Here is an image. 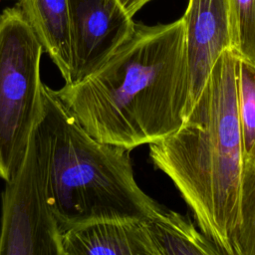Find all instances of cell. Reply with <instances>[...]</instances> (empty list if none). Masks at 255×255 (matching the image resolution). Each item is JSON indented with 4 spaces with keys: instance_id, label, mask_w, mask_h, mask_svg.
I'll return each instance as SVG.
<instances>
[{
    "instance_id": "8",
    "label": "cell",
    "mask_w": 255,
    "mask_h": 255,
    "mask_svg": "<svg viewBox=\"0 0 255 255\" xmlns=\"http://www.w3.org/2000/svg\"><path fill=\"white\" fill-rule=\"evenodd\" d=\"M62 255H155L144 219H102L61 231Z\"/></svg>"
},
{
    "instance_id": "13",
    "label": "cell",
    "mask_w": 255,
    "mask_h": 255,
    "mask_svg": "<svg viewBox=\"0 0 255 255\" xmlns=\"http://www.w3.org/2000/svg\"><path fill=\"white\" fill-rule=\"evenodd\" d=\"M240 225L234 239V255H255V175L244 174L240 199Z\"/></svg>"
},
{
    "instance_id": "5",
    "label": "cell",
    "mask_w": 255,
    "mask_h": 255,
    "mask_svg": "<svg viewBox=\"0 0 255 255\" xmlns=\"http://www.w3.org/2000/svg\"><path fill=\"white\" fill-rule=\"evenodd\" d=\"M5 183L0 255H62L61 230L47 201L34 131L23 160Z\"/></svg>"
},
{
    "instance_id": "14",
    "label": "cell",
    "mask_w": 255,
    "mask_h": 255,
    "mask_svg": "<svg viewBox=\"0 0 255 255\" xmlns=\"http://www.w3.org/2000/svg\"><path fill=\"white\" fill-rule=\"evenodd\" d=\"M126 11L133 17V15L141 9L145 4H147L150 0H119Z\"/></svg>"
},
{
    "instance_id": "4",
    "label": "cell",
    "mask_w": 255,
    "mask_h": 255,
    "mask_svg": "<svg viewBox=\"0 0 255 255\" xmlns=\"http://www.w3.org/2000/svg\"><path fill=\"white\" fill-rule=\"evenodd\" d=\"M44 48L21 8L0 15V179L9 180L26 153L41 112Z\"/></svg>"
},
{
    "instance_id": "3",
    "label": "cell",
    "mask_w": 255,
    "mask_h": 255,
    "mask_svg": "<svg viewBox=\"0 0 255 255\" xmlns=\"http://www.w3.org/2000/svg\"><path fill=\"white\" fill-rule=\"evenodd\" d=\"M34 136L61 231L94 220L145 219L160 208L137 185L130 150L92 136L45 83Z\"/></svg>"
},
{
    "instance_id": "10",
    "label": "cell",
    "mask_w": 255,
    "mask_h": 255,
    "mask_svg": "<svg viewBox=\"0 0 255 255\" xmlns=\"http://www.w3.org/2000/svg\"><path fill=\"white\" fill-rule=\"evenodd\" d=\"M144 222L155 255H220L216 245L185 216L162 205Z\"/></svg>"
},
{
    "instance_id": "12",
    "label": "cell",
    "mask_w": 255,
    "mask_h": 255,
    "mask_svg": "<svg viewBox=\"0 0 255 255\" xmlns=\"http://www.w3.org/2000/svg\"><path fill=\"white\" fill-rule=\"evenodd\" d=\"M232 50L255 65V0H229Z\"/></svg>"
},
{
    "instance_id": "6",
    "label": "cell",
    "mask_w": 255,
    "mask_h": 255,
    "mask_svg": "<svg viewBox=\"0 0 255 255\" xmlns=\"http://www.w3.org/2000/svg\"><path fill=\"white\" fill-rule=\"evenodd\" d=\"M71 74L79 83L99 70L130 37L135 22L119 0H68Z\"/></svg>"
},
{
    "instance_id": "2",
    "label": "cell",
    "mask_w": 255,
    "mask_h": 255,
    "mask_svg": "<svg viewBox=\"0 0 255 255\" xmlns=\"http://www.w3.org/2000/svg\"><path fill=\"white\" fill-rule=\"evenodd\" d=\"M238 56L223 51L183 124L151 142L149 157L191 209L220 255H234L245 162L238 115Z\"/></svg>"
},
{
    "instance_id": "7",
    "label": "cell",
    "mask_w": 255,
    "mask_h": 255,
    "mask_svg": "<svg viewBox=\"0 0 255 255\" xmlns=\"http://www.w3.org/2000/svg\"><path fill=\"white\" fill-rule=\"evenodd\" d=\"M182 18L191 109L220 54L232 49L229 0H188Z\"/></svg>"
},
{
    "instance_id": "9",
    "label": "cell",
    "mask_w": 255,
    "mask_h": 255,
    "mask_svg": "<svg viewBox=\"0 0 255 255\" xmlns=\"http://www.w3.org/2000/svg\"><path fill=\"white\" fill-rule=\"evenodd\" d=\"M18 6L38 36L44 52L68 83L71 74L68 0H20Z\"/></svg>"
},
{
    "instance_id": "11",
    "label": "cell",
    "mask_w": 255,
    "mask_h": 255,
    "mask_svg": "<svg viewBox=\"0 0 255 255\" xmlns=\"http://www.w3.org/2000/svg\"><path fill=\"white\" fill-rule=\"evenodd\" d=\"M238 115L242 138L244 174L255 175V65L238 57Z\"/></svg>"
},
{
    "instance_id": "1",
    "label": "cell",
    "mask_w": 255,
    "mask_h": 255,
    "mask_svg": "<svg viewBox=\"0 0 255 255\" xmlns=\"http://www.w3.org/2000/svg\"><path fill=\"white\" fill-rule=\"evenodd\" d=\"M95 138L129 150L175 131L190 109L183 18L135 23L130 37L95 73L55 90Z\"/></svg>"
}]
</instances>
